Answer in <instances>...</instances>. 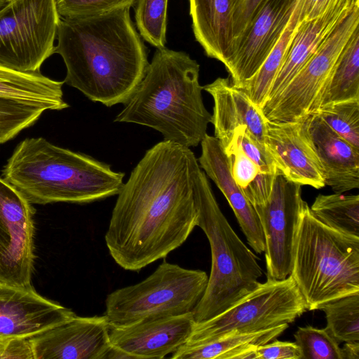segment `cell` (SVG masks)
I'll list each match as a JSON object with an SVG mask.
<instances>
[{"label":"cell","mask_w":359,"mask_h":359,"mask_svg":"<svg viewBox=\"0 0 359 359\" xmlns=\"http://www.w3.org/2000/svg\"><path fill=\"white\" fill-rule=\"evenodd\" d=\"M189 147L163 140L149 149L121 187L104 236L115 262L140 271L181 246L197 226Z\"/></svg>","instance_id":"obj_1"},{"label":"cell","mask_w":359,"mask_h":359,"mask_svg":"<svg viewBox=\"0 0 359 359\" xmlns=\"http://www.w3.org/2000/svg\"><path fill=\"white\" fill-rule=\"evenodd\" d=\"M130 8L61 18L58 25L55 53L66 67L64 83L107 107L127 102L149 65Z\"/></svg>","instance_id":"obj_2"},{"label":"cell","mask_w":359,"mask_h":359,"mask_svg":"<svg viewBox=\"0 0 359 359\" xmlns=\"http://www.w3.org/2000/svg\"><path fill=\"white\" fill-rule=\"evenodd\" d=\"M199 70L198 62L185 52L157 48L114 121L151 128L163 140L186 147L198 146L211 121L203 100Z\"/></svg>","instance_id":"obj_3"},{"label":"cell","mask_w":359,"mask_h":359,"mask_svg":"<svg viewBox=\"0 0 359 359\" xmlns=\"http://www.w3.org/2000/svg\"><path fill=\"white\" fill-rule=\"evenodd\" d=\"M3 178L32 204L88 203L117 195L124 172L43 137L22 140L2 169Z\"/></svg>","instance_id":"obj_4"},{"label":"cell","mask_w":359,"mask_h":359,"mask_svg":"<svg viewBox=\"0 0 359 359\" xmlns=\"http://www.w3.org/2000/svg\"><path fill=\"white\" fill-rule=\"evenodd\" d=\"M290 276L308 311L359 293V237L324 224L304 202L294 240Z\"/></svg>","instance_id":"obj_5"},{"label":"cell","mask_w":359,"mask_h":359,"mask_svg":"<svg viewBox=\"0 0 359 359\" xmlns=\"http://www.w3.org/2000/svg\"><path fill=\"white\" fill-rule=\"evenodd\" d=\"M197 226L206 235L211 250V270L204 294L193 311L196 323L225 311L253 290L262 270L255 255L233 231L222 213L208 177L198 166L194 176Z\"/></svg>","instance_id":"obj_6"},{"label":"cell","mask_w":359,"mask_h":359,"mask_svg":"<svg viewBox=\"0 0 359 359\" xmlns=\"http://www.w3.org/2000/svg\"><path fill=\"white\" fill-rule=\"evenodd\" d=\"M208 280L207 273L164 260L147 278L117 289L105 299V313L112 327L193 313Z\"/></svg>","instance_id":"obj_7"},{"label":"cell","mask_w":359,"mask_h":359,"mask_svg":"<svg viewBox=\"0 0 359 359\" xmlns=\"http://www.w3.org/2000/svg\"><path fill=\"white\" fill-rule=\"evenodd\" d=\"M306 311L290 275L283 280L267 278L219 314L196 323L187 344L205 343L233 332H257L289 324Z\"/></svg>","instance_id":"obj_8"},{"label":"cell","mask_w":359,"mask_h":359,"mask_svg":"<svg viewBox=\"0 0 359 359\" xmlns=\"http://www.w3.org/2000/svg\"><path fill=\"white\" fill-rule=\"evenodd\" d=\"M55 0H10L0 8V67L40 72L55 53L60 20Z\"/></svg>","instance_id":"obj_9"},{"label":"cell","mask_w":359,"mask_h":359,"mask_svg":"<svg viewBox=\"0 0 359 359\" xmlns=\"http://www.w3.org/2000/svg\"><path fill=\"white\" fill-rule=\"evenodd\" d=\"M358 27L357 4L338 22L287 86L263 104L260 111L265 119L275 123L294 122L315 113L342 50Z\"/></svg>","instance_id":"obj_10"},{"label":"cell","mask_w":359,"mask_h":359,"mask_svg":"<svg viewBox=\"0 0 359 359\" xmlns=\"http://www.w3.org/2000/svg\"><path fill=\"white\" fill-rule=\"evenodd\" d=\"M301 187L278 170L268 198L253 205L264 235L267 278L283 280L290 275L294 236L305 202Z\"/></svg>","instance_id":"obj_11"},{"label":"cell","mask_w":359,"mask_h":359,"mask_svg":"<svg viewBox=\"0 0 359 359\" xmlns=\"http://www.w3.org/2000/svg\"><path fill=\"white\" fill-rule=\"evenodd\" d=\"M34 214L32 203L0 177V285H32Z\"/></svg>","instance_id":"obj_12"},{"label":"cell","mask_w":359,"mask_h":359,"mask_svg":"<svg viewBox=\"0 0 359 359\" xmlns=\"http://www.w3.org/2000/svg\"><path fill=\"white\" fill-rule=\"evenodd\" d=\"M298 0H264L251 22L234 42L224 65L239 88L257 73L291 19Z\"/></svg>","instance_id":"obj_13"},{"label":"cell","mask_w":359,"mask_h":359,"mask_svg":"<svg viewBox=\"0 0 359 359\" xmlns=\"http://www.w3.org/2000/svg\"><path fill=\"white\" fill-rule=\"evenodd\" d=\"M106 316L70 320L29 338L34 359H105L111 344Z\"/></svg>","instance_id":"obj_14"},{"label":"cell","mask_w":359,"mask_h":359,"mask_svg":"<svg viewBox=\"0 0 359 359\" xmlns=\"http://www.w3.org/2000/svg\"><path fill=\"white\" fill-rule=\"evenodd\" d=\"M75 316L39 294L32 285H0V339H29Z\"/></svg>","instance_id":"obj_15"},{"label":"cell","mask_w":359,"mask_h":359,"mask_svg":"<svg viewBox=\"0 0 359 359\" xmlns=\"http://www.w3.org/2000/svg\"><path fill=\"white\" fill-rule=\"evenodd\" d=\"M265 148L276 167L288 180L320 189L323 170L309 136L305 118L294 122L266 121Z\"/></svg>","instance_id":"obj_16"},{"label":"cell","mask_w":359,"mask_h":359,"mask_svg":"<svg viewBox=\"0 0 359 359\" xmlns=\"http://www.w3.org/2000/svg\"><path fill=\"white\" fill-rule=\"evenodd\" d=\"M196 322L193 313L109 328L111 344L130 359L163 358L186 344Z\"/></svg>","instance_id":"obj_17"},{"label":"cell","mask_w":359,"mask_h":359,"mask_svg":"<svg viewBox=\"0 0 359 359\" xmlns=\"http://www.w3.org/2000/svg\"><path fill=\"white\" fill-rule=\"evenodd\" d=\"M199 166L210 178L227 200L249 245L255 252L265 251V239L262 225L253 205L234 182L228 157L220 142L205 135L201 142Z\"/></svg>","instance_id":"obj_18"},{"label":"cell","mask_w":359,"mask_h":359,"mask_svg":"<svg viewBox=\"0 0 359 359\" xmlns=\"http://www.w3.org/2000/svg\"><path fill=\"white\" fill-rule=\"evenodd\" d=\"M214 102L210 123L215 137L225 149L234 130L245 126L264 145L266 120L242 88L236 86L230 77H219L203 86Z\"/></svg>","instance_id":"obj_19"},{"label":"cell","mask_w":359,"mask_h":359,"mask_svg":"<svg viewBox=\"0 0 359 359\" xmlns=\"http://www.w3.org/2000/svg\"><path fill=\"white\" fill-rule=\"evenodd\" d=\"M309 136L321 163L325 184L342 194L359 187V149L334 132L316 113L305 118Z\"/></svg>","instance_id":"obj_20"},{"label":"cell","mask_w":359,"mask_h":359,"mask_svg":"<svg viewBox=\"0 0 359 359\" xmlns=\"http://www.w3.org/2000/svg\"><path fill=\"white\" fill-rule=\"evenodd\" d=\"M357 4L359 0H343L320 15L298 23L266 101L278 95L287 86L338 22Z\"/></svg>","instance_id":"obj_21"},{"label":"cell","mask_w":359,"mask_h":359,"mask_svg":"<svg viewBox=\"0 0 359 359\" xmlns=\"http://www.w3.org/2000/svg\"><path fill=\"white\" fill-rule=\"evenodd\" d=\"M234 0H189V14L196 40L207 56L224 64L233 46Z\"/></svg>","instance_id":"obj_22"},{"label":"cell","mask_w":359,"mask_h":359,"mask_svg":"<svg viewBox=\"0 0 359 359\" xmlns=\"http://www.w3.org/2000/svg\"><path fill=\"white\" fill-rule=\"evenodd\" d=\"M285 323L261 331L231 333L201 344H184L172 353L173 359H245L248 352L280 335L287 327Z\"/></svg>","instance_id":"obj_23"},{"label":"cell","mask_w":359,"mask_h":359,"mask_svg":"<svg viewBox=\"0 0 359 359\" xmlns=\"http://www.w3.org/2000/svg\"><path fill=\"white\" fill-rule=\"evenodd\" d=\"M37 73H22L0 67V97L46 106L49 110L69 107L63 98L62 85Z\"/></svg>","instance_id":"obj_24"},{"label":"cell","mask_w":359,"mask_h":359,"mask_svg":"<svg viewBox=\"0 0 359 359\" xmlns=\"http://www.w3.org/2000/svg\"><path fill=\"white\" fill-rule=\"evenodd\" d=\"M355 99H359V27L348 39L336 62L320 107Z\"/></svg>","instance_id":"obj_25"},{"label":"cell","mask_w":359,"mask_h":359,"mask_svg":"<svg viewBox=\"0 0 359 359\" xmlns=\"http://www.w3.org/2000/svg\"><path fill=\"white\" fill-rule=\"evenodd\" d=\"M302 1L298 0L291 19L279 40L257 73L242 88L260 109L284 61L296 27L299 22Z\"/></svg>","instance_id":"obj_26"},{"label":"cell","mask_w":359,"mask_h":359,"mask_svg":"<svg viewBox=\"0 0 359 359\" xmlns=\"http://www.w3.org/2000/svg\"><path fill=\"white\" fill-rule=\"evenodd\" d=\"M231 175L252 205L263 203L269 196L276 175L264 173L244 152L233 144L224 149Z\"/></svg>","instance_id":"obj_27"},{"label":"cell","mask_w":359,"mask_h":359,"mask_svg":"<svg viewBox=\"0 0 359 359\" xmlns=\"http://www.w3.org/2000/svg\"><path fill=\"white\" fill-rule=\"evenodd\" d=\"M313 215L327 226L359 237V196L319 194L310 208Z\"/></svg>","instance_id":"obj_28"},{"label":"cell","mask_w":359,"mask_h":359,"mask_svg":"<svg viewBox=\"0 0 359 359\" xmlns=\"http://www.w3.org/2000/svg\"><path fill=\"white\" fill-rule=\"evenodd\" d=\"M320 310L325 314L326 330L338 343L359 341V293L330 302Z\"/></svg>","instance_id":"obj_29"},{"label":"cell","mask_w":359,"mask_h":359,"mask_svg":"<svg viewBox=\"0 0 359 359\" xmlns=\"http://www.w3.org/2000/svg\"><path fill=\"white\" fill-rule=\"evenodd\" d=\"M48 108L41 104L0 97V144L34 125Z\"/></svg>","instance_id":"obj_30"},{"label":"cell","mask_w":359,"mask_h":359,"mask_svg":"<svg viewBox=\"0 0 359 359\" xmlns=\"http://www.w3.org/2000/svg\"><path fill=\"white\" fill-rule=\"evenodd\" d=\"M168 1L137 0L133 6L140 35L157 48L165 47Z\"/></svg>","instance_id":"obj_31"},{"label":"cell","mask_w":359,"mask_h":359,"mask_svg":"<svg viewBox=\"0 0 359 359\" xmlns=\"http://www.w3.org/2000/svg\"><path fill=\"white\" fill-rule=\"evenodd\" d=\"M315 113L339 136L359 149V99L326 104Z\"/></svg>","instance_id":"obj_32"},{"label":"cell","mask_w":359,"mask_h":359,"mask_svg":"<svg viewBox=\"0 0 359 359\" xmlns=\"http://www.w3.org/2000/svg\"><path fill=\"white\" fill-rule=\"evenodd\" d=\"M294 336L302 359H341L339 343L325 327H299Z\"/></svg>","instance_id":"obj_33"},{"label":"cell","mask_w":359,"mask_h":359,"mask_svg":"<svg viewBox=\"0 0 359 359\" xmlns=\"http://www.w3.org/2000/svg\"><path fill=\"white\" fill-rule=\"evenodd\" d=\"M137 0H55L60 18L89 16L122 7L134 6Z\"/></svg>","instance_id":"obj_34"},{"label":"cell","mask_w":359,"mask_h":359,"mask_svg":"<svg viewBox=\"0 0 359 359\" xmlns=\"http://www.w3.org/2000/svg\"><path fill=\"white\" fill-rule=\"evenodd\" d=\"M229 144H233L255 163L264 173L276 175L278 170L265 146L245 126L237 128ZM228 144V145H229Z\"/></svg>","instance_id":"obj_35"},{"label":"cell","mask_w":359,"mask_h":359,"mask_svg":"<svg viewBox=\"0 0 359 359\" xmlns=\"http://www.w3.org/2000/svg\"><path fill=\"white\" fill-rule=\"evenodd\" d=\"M245 359H302L295 342L273 339L250 350Z\"/></svg>","instance_id":"obj_36"},{"label":"cell","mask_w":359,"mask_h":359,"mask_svg":"<svg viewBox=\"0 0 359 359\" xmlns=\"http://www.w3.org/2000/svg\"><path fill=\"white\" fill-rule=\"evenodd\" d=\"M263 1L234 0L233 15V44L248 27Z\"/></svg>","instance_id":"obj_37"},{"label":"cell","mask_w":359,"mask_h":359,"mask_svg":"<svg viewBox=\"0 0 359 359\" xmlns=\"http://www.w3.org/2000/svg\"><path fill=\"white\" fill-rule=\"evenodd\" d=\"M0 359H34L29 339H0Z\"/></svg>","instance_id":"obj_38"},{"label":"cell","mask_w":359,"mask_h":359,"mask_svg":"<svg viewBox=\"0 0 359 359\" xmlns=\"http://www.w3.org/2000/svg\"><path fill=\"white\" fill-rule=\"evenodd\" d=\"M341 355V359H359V341L345 342Z\"/></svg>","instance_id":"obj_39"},{"label":"cell","mask_w":359,"mask_h":359,"mask_svg":"<svg viewBox=\"0 0 359 359\" xmlns=\"http://www.w3.org/2000/svg\"><path fill=\"white\" fill-rule=\"evenodd\" d=\"M343 0H320L314 11L313 18L320 15L327 10L333 8Z\"/></svg>","instance_id":"obj_40"},{"label":"cell","mask_w":359,"mask_h":359,"mask_svg":"<svg viewBox=\"0 0 359 359\" xmlns=\"http://www.w3.org/2000/svg\"><path fill=\"white\" fill-rule=\"evenodd\" d=\"M8 1V0H0V8H2Z\"/></svg>","instance_id":"obj_41"},{"label":"cell","mask_w":359,"mask_h":359,"mask_svg":"<svg viewBox=\"0 0 359 359\" xmlns=\"http://www.w3.org/2000/svg\"><path fill=\"white\" fill-rule=\"evenodd\" d=\"M0 145H1V144H0Z\"/></svg>","instance_id":"obj_42"},{"label":"cell","mask_w":359,"mask_h":359,"mask_svg":"<svg viewBox=\"0 0 359 359\" xmlns=\"http://www.w3.org/2000/svg\"><path fill=\"white\" fill-rule=\"evenodd\" d=\"M8 1H10V0H8Z\"/></svg>","instance_id":"obj_43"}]
</instances>
